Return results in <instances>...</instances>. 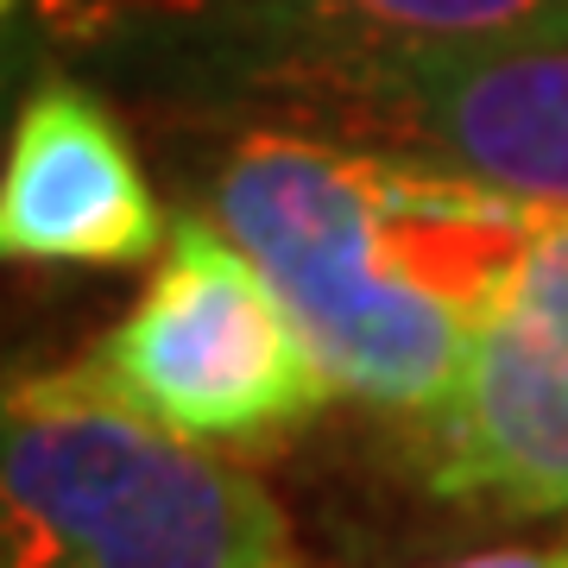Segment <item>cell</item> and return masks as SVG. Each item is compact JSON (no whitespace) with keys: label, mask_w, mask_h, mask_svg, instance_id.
Returning <instances> with one entry per match:
<instances>
[{"label":"cell","mask_w":568,"mask_h":568,"mask_svg":"<svg viewBox=\"0 0 568 568\" xmlns=\"http://www.w3.org/2000/svg\"><path fill=\"white\" fill-rule=\"evenodd\" d=\"M145 7H159V13H196L203 0H145Z\"/></svg>","instance_id":"cell-11"},{"label":"cell","mask_w":568,"mask_h":568,"mask_svg":"<svg viewBox=\"0 0 568 568\" xmlns=\"http://www.w3.org/2000/svg\"><path fill=\"white\" fill-rule=\"evenodd\" d=\"M323 114L373 152L568 209V32L405 63L328 95Z\"/></svg>","instance_id":"cell-5"},{"label":"cell","mask_w":568,"mask_h":568,"mask_svg":"<svg viewBox=\"0 0 568 568\" xmlns=\"http://www.w3.org/2000/svg\"><path fill=\"white\" fill-rule=\"evenodd\" d=\"M429 487L499 511H568V209L429 410Z\"/></svg>","instance_id":"cell-4"},{"label":"cell","mask_w":568,"mask_h":568,"mask_svg":"<svg viewBox=\"0 0 568 568\" xmlns=\"http://www.w3.org/2000/svg\"><path fill=\"white\" fill-rule=\"evenodd\" d=\"M183 20L209 77L323 108L405 63L562 39L568 0H203Z\"/></svg>","instance_id":"cell-6"},{"label":"cell","mask_w":568,"mask_h":568,"mask_svg":"<svg viewBox=\"0 0 568 568\" xmlns=\"http://www.w3.org/2000/svg\"><path fill=\"white\" fill-rule=\"evenodd\" d=\"M373 178L366 145L260 126L215 164L209 222L278 284L335 392L429 417L462 379L474 328L379 272Z\"/></svg>","instance_id":"cell-2"},{"label":"cell","mask_w":568,"mask_h":568,"mask_svg":"<svg viewBox=\"0 0 568 568\" xmlns=\"http://www.w3.org/2000/svg\"><path fill=\"white\" fill-rule=\"evenodd\" d=\"M89 373L196 448L291 436L335 392L278 284L203 215L171 222L159 272L89 354Z\"/></svg>","instance_id":"cell-3"},{"label":"cell","mask_w":568,"mask_h":568,"mask_svg":"<svg viewBox=\"0 0 568 568\" xmlns=\"http://www.w3.org/2000/svg\"><path fill=\"white\" fill-rule=\"evenodd\" d=\"M26 58H32V20H26V0H0V108L13 95Z\"/></svg>","instance_id":"cell-9"},{"label":"cell","mask_w":568,"mask_h":568,"mask_svg":"<svg viewBox=\"0 0 568 568\" xmlns=\"http://www.w3.org/2000/svg\"><path fill=\"white\" fill-rule=\"evenodd\" d=\"M0 568H297L278 499L82 366L0 379Z\"/></svg>","instance_id":"cell-1"},{"label":"cell","mask_w":568,"mask_h":568,"mask_svg":"<svg viewBox=\"0 0 568 568\" xmlns=\"http://www.w3.org/2000/svg\"><path fill=\"white\" fill-rule=\"evenodd\" d=\"M448 568H568V549H487V556H467Z\"/></svg>","instance_id":"cell-10"},{"label":"cell","mask_w":568,"mask_h":568,"mask_svg":"<svg viewBox=\"0 0 568 568\" xmlns=\"http://www.w3.org/2000/svg\"><path fill=\"white\" fill-rule=\"evenodd\" d=\"M562 209L379 152V178H373L379 272L417 297H429V304L455 310L467 328L487 323V310L525 272L530 246L544 241V227Z\"/></svg>","instance_id":"cell-8"},{"label":"cell","mask_w":568,"mask_h":568,"mask_svg":"<svg viewBox=\"0 0 568 568\" xmlns=\"http://www.w3.org/2000/svg\"><path fill=\"white\" fill-rule=\"evenodd\" d=\"M164 241L171 222L108 102L44 77L7 126L0 265H140Z\"/></svg>","instance_id":"cell-7"}]
</instances>
